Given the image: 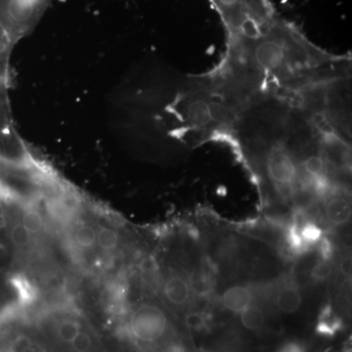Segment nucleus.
<instances>
[{
    "label": "nucleus",
    "mask_w": 352,
    "mask_h": 352,
    "mask_svg": "<svg viewBox=\"0 0 352 352\" xmlns=\"http://www.w3.org/2000/svg\"><path fill=\"white\" fill-rule=\"evenodd\" d=\"M92 346H94V340L89 333L85 332L78 333L76 339L69 344L74 352H89Z\"/></svg>",
    "instance_id": "6ab92c4d"
},
{
    "label": "nucleus",
    "mask_w": 352,
    "mask_h": 352,
    "mask_svg": "<svg viewBox=\"0 0 352 352\" xmlns=\"http://www.w3.org/2000/svg\"><path fill=\"white\" fill-rule=\"evenodd\" d=\"M10 283L16 293H17L21 303L29 305V303H32L36 300V289L27 278L22 276V275H15V276L11 278Z\"/></svg>",
    "instance_id": "9d476101"
},
{
    "label": "nucleus",
    "mask_w": 352,
    "mask_h": 352,
    "mask_svg": "<svg viewBox=\"0 0 352 352\" xmlns=\"http://www.w3.org/2000/svg\"><path fill=\"white\" fill-rule=\"evenodd\" d=\"M22 224L32 235V234L38 233L43 228V219L38 212L29 210L23 215Z\"/></svg>",
    "instance_id": "dca6fc26"
},
{
    "label": "nucleus",
    "mask_w": 352,
    "mask_h": 352,
    "mask_svg": "<svg viewBox=\"0 0 352 352\" xmlns=\"http://www.w3.org/2000/svg\"><path fill=\"white\" fill-rule=\"evenodd\" d=\"M302 296L300 289L294 286H287L280 289L276 296V305L284 314H295L300 309Z\"/></svg>",
    "instance_id": "6e6552de"
},
{
    "label": "nucleus",
    "mask_w": 352,
    "mask_h": 352,
    "mask_svg": "<svg viewBox=\"0 0 352 352\" xmlns=\"http://www.w3.org/2000/svg\"><path fill=\"white\" fill-rule=\"evenodd\" d=\"M287 242H288L292 251L295 252L296 254H302L308 249L300 236V226L296 223H294L289 227L288 233H287Z\"/></svg>",
    "instance_id": "2eb2a0df"
},
{
    "label": "nucleus",
    "mask_w": 352,
    "mask_h": 352,
    "mask_svg": "<svg viewBox=\"0 0 352 352\" xmlns=\"http://www.w3.org/2000/svg\"><path fill=\"white\" fill-rule=\"evenodd\" d=\"M326 217L333 226H344L351 217V201L346 197L333 194L325 207Z\"/></svg>",
    "instance_id": "423d86ee"
},
{
    "label": "nucleus",
    "mask_w": 352,
    "mask_h": 352,
    "mask_svg": "<svg viewBox=\"0 0 352 352\" xmlns=\"http://www.w3.org/2000/svg\"><path fill=\"white\" fill-rule=\"evenodd\" d=\"M11 242L15 247L23 248L29 244L31 234L23 226V224H16L10 231Z\"/></svg>",
    "instance_id": "a211bd4d"
},
{
    "label": "nucleus",
    "mask_w": 352,
    "mask_h": 352,
    "mask_svg": "<svg viewBox=\"0 0 352 352\" xmlns=\"http://www.w3.org/2000/svg\"><path fill=\"white\" fill-rule=\"evenodd\" d=\"M82 332V326L78 321L65 320L57 329V336L65 344H71L76 336Z\"/></svg>",
    "instance_id": "f8f14e48"
},
{
    "label": "nucleus",
    "mask_w": 352,
    "mask_h": 352,
    "mask_svg": "<svg viewBox=\"0 0 352 352\" xmlns=\"http://www.w3.org/2000/svg\"><path fill=\"white\" fill-rule=\"evenodd\" d=\"M186 324L190 328L199 330V329L203 327L204 324H205V319H204V317L201 316V314H191L186 316Z\"/></svg>",
    "instance_id": "412c9836"
},
{
    "label": "nucleus",
    "mask_w": 352,
    "mask_h": 352,
    "mask_svg": "<svg viewBox=\"0 0 352 352\" xmlns=\"http://www.w3.org/2000/svg\"><path fill=\"white\" fill-rule=\"evenodd\" d=\"M285 138L266 150L264 168L268 179L278 193L289 198L298 191L296 185H300L302 175L293 150L287 144Z\"/></svg>",
    "instance_id": "7ed1b4c3"
},
{
    "label": "nucleus",
    "mask_w": 352,
    "mask_h": 352,
    "mask_svg": "<svg viewBox=\"0 0 352 352\" xmlns=\"http://www.w3.org/2000/svg\"><path fill=\"white\" fill-rule=\"evenodd\" d=\"M241 323L250 331H258L263 327L265 316L263 310L254 305H250L241 312Z\"/></svg>",
    "instance_id": "9b49d317"
},
{
    "label": "nucleus",
    "mask_w": 352,
    "mask_h": 352,
    "mask_svg": "<svg viewBox=\"0 0 352 352\" xmlns=\"http://www.w3.org/2000/svg\"><path fill=\"white\" fill-rule=\"evenodd\" d=\"M129 330L139 342L151 344L161 340L166 333L168 318L159 307L143 305L131 314Z\"/></svg>",
    "instance_id": "20e7f679"
},
{
    "label": "nucleus",
    "mask_w": 352,
    "mask_h": 352,
    "mask_svg": "<svg viewBox=\"0 0 352 352\" xmlns=\"http://www.w3.org/2000/svg\"><path fill=\"white\" fill-rule=\"evenodd\" d=\"M99 247L104 251H113L119 243L118 234L110 228H102L96 236Z\"/></svg>",
    "instance_id": "4468645a"
},
{
    "label": "nucleus",
    "mask_w": 352,
    "mask_h": 352,
    "mask_svg": "<svg viewBox=\"0 0 352 352\" xmlns=\"http://www.w3.org/2000/svg\"><path fill=\"white\" fill-rule=\"evenodd\" d=\"M220 66L250 91L294 95L308 85L349 74L351 59L321 50L294 23L278 15L254 36L227 38Z\"/></svg>",
    "instance_id": "f257e3e1"
},
{
    "label": "nucleus",
    "mask_w": 352,
    "mask_h": 352,
    "mask_svg": "<svg viewBox=\"0 0 352 352\" xmlns=\"http://www.w3.org/2000/svg\"><path fill=\"white\" fill-rule=\"evenodd\" d=\"M252 294L251 289L242 285L230 287L222 295L224 307L234 314H241L245 308L252 305Z\"/></svg>",
    "instance_id": "39448f33"
},
{
    "label": "nucleus",
    "mask_w": 352,
    "mask_h": 352,
    "mask_svg": "<svg viewBox=\"0 0 352 352\" xmlns=\"http://www.w3.org/2000/svg\"><path fill=\"white\" fill-rule=\"evenodd\" d=\"M340 271L346 276H351V258H346L340 263Z\"/></svg>",
    "instance_id": "b1692460"
},
{
    "label": "nucleus",
    "mask_w": 352,
    "mask_h": 352,
    "mask_svg": "<svg viewBox=\"0 0 352 352\" xmlns=\"http://www.w3.org/2000/svg\"><path fill=\"white\" fill-rule=\"evenodd\" d=\"M97 234L91 226H83L80 227L76 233V240L82 248H90L95 244Z\"/></svg>",
    "instance_id": "f3484780"
},
{
    "label": "nucleus",
    "mask_w": 352,
    "mask_h": 352,
    "mask_svg": "<svg viewBox=\"0 0 352 352\" xmlns=\"http://www.w3.org/2000/svg\"><path fill=\"white\" fill-rule=\"evenodd\" d=\"M278 352H303L302 346L296 342H289V344H285Z\"/></svg>",
    "instance_id": "5701e85b"
},
{
    "label": "nucleus",
    "mask_w": 352,
    "mask_h": 352,
    "mask_svg": "<svg viewBox=\"0 0 352 352\" xmlns=\"http://www.w3.org/2000/svg\"><path fill=\"white\" fill-rule=\"evenodd\" d=\"M214 284V277H212V274H210V271L200 267L192 273L189 286L195 295L205 298L212 293Z\"/></svg>",
    "instance_id": "1a4fd4ad"
},
{
    "label": "nucleus",
    "mask_w": 352,
    "mask_h": 352,
    "mask_svg": "<svg viewBox=\"0 0 352 352\" xmlns=\"http://www.w3.org/2000/svg\"><path fill=\"white\" fill-rule=\"evenodd\" d=\"M52 0H0V76L9 78L11 57L31 34Z\"/></svg>",
    "instance_id": "f03ea898"
},
{
    "label": "nucleus",
    "mask_w": 352,
    "mask_h": 352,
    "mask_svg": "<svg viewBox=\"0 0 352 352\" xmlns=\"http://www.w3.org/2000/svg\"><path fill=\"white\" fill-rule=\"evenodd\" d=\"M300 233L302 236L305 244L309 247V245L317 244L320 242L323 238V232L320 227L317 226L316 224L312 222H307L300 227Z\"/></svg>",
    "instance_id": "ddd939ff"
},
{
    "label": "nucleus",
    "mask_w": 352,
    "mask_h": 352,
    "mask_svg": "<svg viewBox=\"0 0 352 352\" xmlns=\"http://www.w3.org/2000/svg\"><path fill=\"white\" fill-rule=\"evenodd\" d=\"M164 294L171 305L182 307L188 302L191 289L188 282L182 277L171 276L164 283Z\"/></svg>",
    "instance_id": "0eeeda50"
},
{
    "label": "nucleus",
    "mask_w": 352,
    "mask_h": 352,
    "mask_svg": "<svg viewBox=\"0 0 352 352\" xmlns=\"http://www.w3.org/2000/svg\"><path fill=\"white\" fill-rule=\"evenodd\" d=\"M331 272V265L329 264L328 261H320L315 265L314 270H312V276L316 280H323L329 276Z\"/></svg>",
    "instance_id": "aec40b11"
},
{
    "label": "nucleus",
    "mask_w": 352,
    "mask_h": 352,
    "mask_svg": "<svg viewBox=\"0 0 352 352\" xmlns=\"http://www.w3.org/2000/svg\"><path fill=\"white\" fill-rule=\"evenodd\" d=\"M320 252L324 261H329L330 256H332V244H331L330 241L326 239V238H322L320 240Z\"/></svg>",
    "instance_id": "4be33fe9"
}]
</instances>
